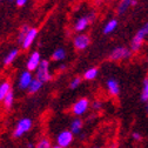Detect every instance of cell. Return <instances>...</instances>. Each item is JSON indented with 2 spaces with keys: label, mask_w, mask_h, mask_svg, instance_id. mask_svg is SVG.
<instances>
[{
  "label": "cell",
  "mask_w": 148,
  "mask_h": 148,
  "mask_svg": "<svg viewBox=\"0 0 148 148\" xmlns=\"http://www.w3.org/2000/svg\"><path fill=\"white\" fill-rule=\"evenodd\" d=\"M52 147H53V146H52L51 140H49L48 138L44 136V138H41V139L38 141V143L35 145L34 148H52Z\"/></svg>",
  "instance_id": "603a6c76"
},
{
  "label": "cell",
  "mask_w": 148,
  "mask_h": 148,
  "mask_svg": "<svg viewBox=\"0 0 148 148\" xmlns=\"http://www.w3.org/2000/svg\"><path fill=\"white\" fill-rule=\"evenodd\" d=\"M132 3H133V0H121L120 4L118 5V14H123L132 6Z\"/></svg>",
  "instance_id": "ffe728a7"
},
{
  "label": "cell",
  "mask_w": 148,
  "mask_h": 148,
  "mask_svg": "<svg viewBox=\"0 0 148 148\" xmlns=\"http://www.w3.org/2000/svg\"><path fill=\"white\" fill-rule=\"evenodd\" d=\"M148 35V21L136 32V34L133 36V39L131 41V51L132 52H138L145 41V38Z\"/></svg>",
  "instance_id": "7a4b0ae2"
},
{
  "label": "cell",
  "mask_w": 148,
  "mask_h": 148,
  "mask_svg": "<svg viewBox=\"0 0 148 148\" xmlns=\"http://www.w3.org/2000/svg\"><path fill=\"white\" fill-rule=\"evenodd\" d=\"M132 51L131 48L125 47V46H118L115 47L109 54V59L113 61H120V60H126L132 57Z\"/></svg>",
  "instance_id": "5b68a950"
},
{
  "label": "cell",
  "mask_w": 148,
  "mask_h": 148,
  "mask_svg": "<svg viewBox=\"0 0 148 148\" xmlns=\"http://www.w3.org/2000/svg\"><path fill=\"white\" fill-rule=\"evenodd\" d=\"M142 102H148V78L143 80L142 85V90H141V97H140Z\"/></svg>",
  "instance_id": "7402d4cb"
},
{
  "label": "cell",
  "mask_w": 148,
  "mask_h": 148,
  "mask_svg": "<svg viewBox=\"0 0 148 148\" xmlns=\"http://www.w3.org/2000/svg\"><path fill=\"white\" fill-rule=\"evenodd\" d=\"M42 59H41V55L38 51H34L29 54V57L26 61V69L29 72H35L36 68H38L41 64Z\"/></svg>",
  "instance_id": "52a82bcc"
},
{
  "label": "cell",
  "mask_w": 148,
  "mask_h": 148,
  "mask_svg": "<svg viewBox=\"0 0 148 148\" xmlns=\"http://www.w3.org/2000/svg\"><path fill=\"white\" fill-rule=\"evenodd\" d=\"M36 36H38V28H35V27H31V28L28 29V32H27L26 36H25L24 41L20 44V45H21V48H23V49H25V51H26V49H28V48L33 45V42L35 41Z\"/></svg>",
  "instance_id": "8fae6325"
},
{
  "label": "cell",
  "mask_w": 148,
  "mask_h": 148,
  "mask_svg": "<svg viewBox=\"0 0 148 148\" xmlns=\"http://www.w3.org/2000/svg\"><path fill=\"white\" fill-rule=\"evenodd\" d=\"M89 44H90L89 36L87 34H84V33L78 34L75 38H74V40H73V45H74V47H75L77 51H84V49H86L89 46Z\"/></svg>",
  "instance_id": "30bf717a"
},
{
  "label": "cell",
  "mask_w": 148,
  "mask_h": 148,
  "mask_svg": "<svg viewBox=\"0 0 148 148\" xmlns=\"http://www.w3.org/2000/svg\"><path fill=\"white\" fill-rule=\"evenodd\" d=\"M12 90V84L10 80H3L0 81V102H3L4 99L11 93Z\"/></svg>",
  "instance_id": "4fadbf2b"
},
{
  "label": "cell",
  "mask_w": 148,
  "mask_h": 148,
  "mask_svg": "<svg viewBox=\"0 0 148 148\" xmlns=\"http://www.w3.org/2000/svg\"><path fill=\"white\" fill-rule=\"evenodd\" d=\"M13 103H14V94H13V92H11V93L4 99L3 106H4L5 109H10V108H12Z\"/></svg>",
  "instance_id": "cb8c5ba5"
},
{
  "label": "cell",
  "mask_w": 148,
  "mask_h": 148,
  "mask_svg": "<svg viewBox=\"0 0 148 148\" xmlns=\"http://www.w3.org/2000/svg\"><path fill=\"white\" fill-rule=\"evenodd\" d=\"M90 106V102L87 98H80L79 100H77L75 102L73 103L72 108H71V112L73 115H75L77 118L84 115L87 113V110Z\"/></svg>",
  "instance_id": "277c9868"
},
{
  "label": "cell",
  "mask_w": 148,
  "mask_h": 148,
  "mask_svg": "<svg viewBox=\"0 0 148 148\" xmlns=\"http://www.w3.org/2000/svg\"><path fill=\"white\" fill-rule=\"evenodd\" d=\"M136 4H138V1H136V0H133V3H132V6H136Z\"/></svg>",
  "instance_id": "1f68e13d"
},
{
  "label": "cell",
  "mask_w": 148,
  "mask_h": 148,
  "mask_svg": "<svg viewBox=\"0 0 148 148\" xmlns=\"http://www.w3.org/2000/svg\"><path fill=\"white\" fill-rule=\"evenodd\" d=\"M82 128H84V121H82V119H80V118H74V119L71 121L69 131H71L74 135L80 134V132L82 131Z\"/></svg>",
  "instance_id": "5bb4252c"
},
{
  "label": "cell",
  "mask_w": 148,
  "mask_h": 148,
  "mask_svg": "<svg viewBox=\"0 0 148 148\" xmlns=\"http://www.w3.org/2000/svg\"><path fill=\"white\" fill-rule=\"evenodd\" d=\"M103 1H106V3H109V1H113V0H103Z\"/></svg>",
  "instance_id": "e575fe53"
},
{
  "label": "cell",
  "mask_w": 148,
  "mask_h": 148,
  "mask_svg": "<svg viewBox=\"0 0 148 148\" xmlns=\"http://www.w3.org/2000/svg\"><path fill=\"white\" fill-rule=\"evenodd\" d=\"M1 1H3V0H0V3H1Z\"/></svg>",
  "instance_id": "8d00e7d4"
},
{
  "label": "cell",
  "mask_w": 148,
  "mask_h": 148,
  "mask_svg": "<svg viewBox=\"0 0 148 148\" xmlns=\"http://www.w3.org/2000/svg\"><path fill=\"white\" fill-rule=\"evenodd\" d=\"M29 28H31V27H29L28 25H23V26L20 27L19 32H18V36H16L18 42H19V44H21V42L24 41V39H25V36H26V34H27V32H28Z\"/></svg>",
  "instance_id": "44dd1931"
},
{
  "label": "cell",
  "mask_w": 148,
  "mask_h": 148,
  "mask_svg": "<svg viewBox=\"0 0 148 148\" xmlns=\"http://www.w3.org/2000/svg\"><path fill=\"white\" fill-rule=\"evenodd\" d=\"M109 148H118V147H116V145H115V143H112V145L109 146Z\"/></svg>",
  "instance_id": "4dcf8cb0"
},
{
  "label": "cell",
  "mask_w": 148,
  "mask_h": 148,
  "mask_svg": "<svg viewBox=\"0 0 148 148\" xmlns=\"http://www.w3.org/2000/svg\"><path fill=\"white\" fill-rule=\"evenodd\" d=\"M81 81H82V79H81L80 77L73 78V79L71 80V82H69V88H71V89H77V88L81 85Z\"/></svg>",
  "instance_id": "d4e9b609"
},
{
  "label": "cell",
  "mask_w": 148,
  "mask_h": 148,
  "mask_svg": "<svg viewBox=\"0 0 148 148\" xmlns=\"http://www.w3.org/2000/svg\"><path fill=\"white\" fill-rule=\"evenodd\" d=\"M42 86H44V82H41L40 80H38L36 78H34L33 81H32V84H31V86L28 87L27 92H28L29 94H36V93H38V92L42 88Z\"/></svg>",
  "instance_id": "e0dca14e"
},
{
  "label": "cell",
  "mask_w": 148,
  "mask_h": 148,
  "mask_svg": "<svg viewBox=\"0 0 148 148\" xmlns=\"http://www.w3.org/2000/svg\"><path fill=\"white\" fill-rule=\"evenodd\" d=\"M28 0H15V4L18 7H24L26 4H27Z\"/></svg>",
  "instance_id": "4316f807"
},
{
  "label": "cell",
  "mask_w": 148,
  "mask_h": 148,
  "mask_svg": "<svg viewBox=\"0 0 148 148\" xmlns=\"http://www.w3.org/2000/svg\"><path fill=\"white\" fill-rule=\"evenodd\" d=\"M66 58V49L62 48V47H59L57 48L53 53H52V59L54 61H61Z\"/></svg>",
  "instance_id": "d6986e66"
},
{
  "label": "cell",
  "mask_w": 148,
  "mask_h": 148,
  "mask_svg": "<svg viewBox=\"0 0 148 148\" xmlns=\"http://www.w3.org/2000/svg\"><path fill=\"white\" fill-rule=\"evenodd\" d=\"M98 74H99V69L97 67H90L89 69H87L84 74V79L87 80V81H92V80H94L97 79L98 77Z\"/></svg>",
  "instance_id": "ac0fdd59"
},
{
  "label": "cell",
  "mask_w": 148,
  "mask_h": 148,
  "mask_svg": "<svg viewBox=\"0 0 148 148\" xmlns=\"http://www.w3.org/2000/svg\"><path fill=\"white\" fill-rule=\"evenodd\" d=\"M118 25H119V23H118L116 19H110V20L105 25V27H103V29H102V33H103L105 35H108V34H110V33H113V32L116 29Z\"/></svg>",
  "instance_id": "2e32d148"
},
{
  "label": "cell",
  "mask_w": 148,
  "mask_h": 148,
  "mask_svg": "<svg viewBox=\"0 0 148 148\" xmlns=\"http://www.w3.org/2000/svg\"><path fill=\"white\" fill-rule=\"evenodd\" d=\"M35 78L40 80L41 82H48L52 79V73L49 71V61L48 60H42L40 66L35 71Z\"/></svg>",
  "instance_id": "3957f363"
},
{
  "label": "cell",
  "mask_w": 148,
  "mask_h": 148,
  "mask_svg": "<svg viewBox=\"0 0 148 148\" xmlns=\"http://www.w3.org/2000/svg\"><path fill=\"white\" fill-rule=\"evenodd\" d=\"M33 75H32V72L25 69L20 75L19 78H18V87H19V89L21 90H27L28 87L31 86L32 81H33Z\"/></svg>",
  "instance_id": "ba28073f"
},
{
  "label": "cell",
  "mask_w": 148,
  "mask_h": 148,
  "mask_svg": "<svg viewBox=\"0 0 148 148\" xmlns=\"http://www.w3.org/2000/svg\"><path fill=\"white\" fill-rule=\"evenodd\" d=\"M33 127V121L29 118H23L16 122L14 129H13V138L19 139L23 138L26 133H28Z\"/></svg>",
  "instance_id": "6da1fadb"
},
{
  "label": "cell",
  "mask_w": 148,
  "mask_h": 148,
  "mask_svg": "<svg viewBox=\"0 0 148 148\" xmlns=\"http://www.w3.org/2000/svg\"><path fill=\"white\" fill-rule=\"evenodd\" d=\"M93 18H94L93 14H88V15H84V16L78 18V20L75 21V24H74V31L84 32L90 25V23H93Z\"/></svg>",
  "instance_id": "9c48e42d"
},
{
  "label": "cell",
  "mask_w": 148,
  "mask_h": 148,
  "mask_svg": "<svg viewBox=\"0 0 148 148\" xmlns=\"http://www.w3.org/2000/svg\"><path fill=\"white\" fill-rule=\"evenodd\" d=\"M18 57H19V49H18V48L11 49V51L7 52V54L5 55V58H4V65H5V66L12 65V64L16 60Z\"/></svg>",
  "instance_id": "9a60e30c"
},
{
  "label": "cell",
  "mask_w": 148,
  "mask_h": 148,
  "mask_svg": "<svg viewBox=\"0 0 148 148\" xmlns=\"http://www.w3.org/2000/svg\"><path fill=\"white\" fill-rule=\"evenodd\" d=\"M93 148H102V147H98V146H97V147H93Z\"/></svg>",
  "instance_id": "d590c367"
},
{
  "label": "cell",
  "mask_w": 148,
  "mask_h": 148,
  "mask_svg": "<svg viewBox=\"0 0 148 148\" xmlns=\"http://www.w3.org/2000/svg\"><path fill=\"white\" fill-rule=\"evenodd\" d=\"M52 148H64V147H60V146H58V145H55V146H53Z\"/></svg>",
  "instance_id": "d6a6232c"
},
{
  "label": "cell",
  "mask_w": 148,
  "mask_h": 148,
  "mask_svg": "<svg viewBox=\"0 0 148 148\" xmlns=\"http://www.w3.org/2000/svg\"><path fill=\"white\" fill-rule=\"evenodd\" d=\"M65 68H66V66H65V65H61V66H60V69H65Z\"/></svg>",
  "instance_id": "836d02e7"
},
{
  "label": "cell",
  "mask_w": 148,
  "mask_h": 148,
  "mask_svg": "<svg viewBox=\"0 0 148 148\" xmlns=\"http://www.w3.org/2000/svg\"><path fill=\"white\" fill-rule=\"evenodd\" d=\"M34 147H35V146H34L33 143H28V145H27V148H34Z\"/></svg>",
  "instance_id": "f546056e"
},
{
  "label": "cell",
  "mask_w": 148,
  "mask_h": 148,
  "mask_svg": "<svg viewBox=\"0 0 148 148\" xmlns=\"http://www.w3.org/2000/svg\"><path fill=\"white\" fill-rule=\"evenodd\" d=\"M145 110H146V115L148 116V102H146V106H145Z\"/></svg>",
  "instance_id": "f1b7e54d"
},
{
  "label": "cell",
  "mask_w": 148,
  "mask_h": 148,
  "mask_svg": "<svg viewBox=\"0 0 148 148\" xmlns=\"http://www.w3.org/2000/svg\"><path fill=\"white\" fill-rule=\"evenodd\" d=\"M132 138H133V140H135V141H140V140L142 139V136H141V134H140L139 132L132 133Z\"/></svg>",
  "instance_id": "83f0119b"
},
{
  "label": "cell",
  "mask_w": 148,
  "mask_h": 148,
  "mask_svg": "<svg viewBox=\"0 0 148 148\" xmlns=\"http://www.w3.org/2000/svg\"><path fill=\"white\" fill-rule=\"evenodd\" d=\"M73 141H74V134L69 131V129H64V131H61L57 135V139H55L57 145L60 147H64V148L69 147L73 143Z\"/></svg>",
  "instance_id": "8992f818"
},
{
  "label": "cell",
  "mask_w": 148,
  "mask_h": 148,
  "mask_svg": "<svg viewBox=\"0 0 148 148\" xmlns=\"http://www.w3.org/2000/svg\"><path fill=\"white\" fill-rule=\"evenodd\" d=\"M106 88H107L108 94H109L110 97H114V98L119 97L120 92H121L120 84H119V81H118L116 79H114V78H110V79L107 80V82H106Z\"/></svg>",
  "instance_id": "7c38bea8"
},
{
  "label": "cell",
  "mask_w": 148,
  "mask_h": 148,
  "mask_svg": "<svg viewBox=\"0 0 148 148\" xmlns=\"http://www.w3.org/2000/svg\"><path fill=\"white\" fill-rule=\"evenodd\" d=\"M90 106H92V109L95 110V112H98V110H101V108H102V102L100 100H95V101L92 102Z\"/></svg>",
  "instance_id": "484cf974"
}]
</instances>
